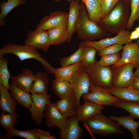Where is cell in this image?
Segmentation results:
<instances>
[{
  "instance_id": "1",
  "label": "cell",
  "mask_w": 139,
  "mask_h": 139,
  "mask_svg": "<svg viewBox=\"0 0 139 139\" xmlns=\"http://www.w3.org/2000/svg\"><path fill=\"white\" fill-rule=\"evenodd\" d=\"M78 38L84 41L94 40L108 36L109 34L89 18L85 5L80 3L79 14L75 29Z\"/></svg>"
},
{
  "instance_id": "2",
  "label": "cell",
  "mask_w": 139,
  "mask_h": 139,
  "mask_svg": "<svg viewBox=\"0 0 139 139\" xmlns=\"http://www.w3.org/2000/svg\"><path fill=\"white\" fill-rule=\"evenodd\" d=\"M7 54L15 55L21 61L27 59H35L40 63L45 70L50 74H54L56 70V69L42 57L37 49L28 45L7 43L0 49V59Z\"/></svg>"
},
{
  "instance_id": "3",
  "label": "cell",
  "mask_w": 139,
  "mask_h": 139,
  "mask_svg": "<svg viewBox=\"0 0 139 139\" xmlns=\"http://www.w3.org/2000/svg\"><path fill=\"white\" fill-rule=\"evenodd\" d=\"M130 14L122 3H118L107 15L101 19L98 24L106 31L117 34L126 28Z\"/></svg>"
},
{
  "instance_id": "4",
  "label": "cell",
  "mask_w": 139,
  "mask_h": 139,
  "mask_svg": "<svg viewBox=\"0 0 139 139\" xmlns=\"http://www.w3.org/2000/svg\"><path fill=\"white\" fill-rule=\"evenodd\" d=\"M83 123L85 128L90 133L102 136L125 134L117 123L110 117L101 113L90 118Z\"/></svg>"
},
{
  "instance_id": "5",
  "label": "cell",
  "mask_w": 139,
  "mask_h": 139,
  "mask_svg": "<svg viewBox=\"0 0 139 139\" xmlns=\"http://www.w3.org/2000/svg\"><path fill=\"white\" fill-rule=\"evenodd\" d=\"M85 67L90 80L94 85L107 89L113 88L112 70L109 66H102L97 61L92 65Z\"/></svg>"
},
{
  "instance_id": "6",
  "label": "cell",
  "mask_w": 139,
  "mask_h": 139,
  "mask_svg": "<svg viewBox=\"0 0 139 139\" xmlns=\"http://www.w3.org/2000/svg\"><path fill=\"white\" fill-rule=\"evenodd\" d=\"M70 82L75 93L77 109L81 105L80 103L81 98L83 95L90 93V88L92 83L85 66L83 64L79 68Z\"/></svg>"
},
{
  "instance_id": "7",
  "label": "cell",
  "mask_w": 139,
  "mask_h": 139,
  "mask_svg": "<svg viewBox=\"0 0 139 139\" xmlns=\"http://www.w3.org/2000/svg\"><path fill=\"white\" fill-rule=\"evenodd\" d=\"M134 68L135 67L133 64L129 63L112 69L113 88L131 86L135 78L133 71Z\"/></svg>"
},
{
  "instance_id": "8",
  "label": "cell",
  "mask_w": 139,
  "mask_h": 139,
  "mask_svg": "<svg viewBox=\"0 0 139 139\" xmlns=\"http://www.w3.org/2000/svg\"><path fill=\"white\" fill-rule=\"evenodd\" d=\"M131 33L130 31L125 29L121 31L114 37H108L98 41H84L80 44L84 46L91 47L98 51L107 47L114 45H123L132 43V40L130 39Z\"/></svg>"
},
{
  "instance_id": "9",
  "label": "cell",
  "mask_w": 139,
  "mask_h": 139,
  "mask_svg": "<svg viewBox=\"0 0 139 139\" xmlns=\"http://www.w3.org/2000/svg\"><path fill=\"white\" fill-rule=\"evenodd\" d=\"M68 13L60 11L51 13L41 19L35 29L47 31L58 28L67 29Z\"/></svg>"
},
{
  "instance_id": "10",
  "label": "cell",
  "mask_w": 139,
  "mask_h": 139,
  "mask_svg": "<svg viewBox=\"0 0 139 139\" xmlns=\"http://www.w3.org/2000/svg\"><path fill=\"white\" fill-rule=\"evenodd\" d=\"M90 92L82 96L86 99L100 105H112L119 99L112 95L107 89L96 86L92 83L90 88Z\"/></svg>"
},
{
  "instance_id": "11",
  "label": "cell",
  "mask_w": 139,
  "mask_h": 139,
  "mask_svg": "<svg viewBox=\"0 0 139 139\" xmlns=\"http://www.w3.org/2000/svg\"><path fill=\"white\" fill-rule=\"evenodd\" d=\"M31 96L32 102L29 109L32 119L38 126H40L45 116V108L51 103L50 99L51 94L33 93Z\"/></svg>"
},
{
  "instance_id": "12",
  "label": "cell",
  "mask_w": 139,
  "mask_h": 139,
  "mask_svg": "<svg viewBox=\"0 0 139 139\" xmlns=\"http://www.w3.org/2000/svg\"><path fill=\"white\" fill-rule=\"evenodd\" d=\"M24 44L47 52L50 46V40L47 30H35L27 34Z\"/></svg>"
},
{
  "instance_id": "13",
  "label": "cell",
  "mask_w": 139,
  "mask_h": 139,
  "mask_svg": "<svg viewBox=\"0 0 139 139\" xmlns=\"http://www.w3.org/2000/svg\"><path fill=\"white\" fill-rule=\"evenodd\" d=\"M122 50L120 58L112 68L130 63L133 64L136 68L139 62V41L125 44Z\"/></svg>"
},
{
  "instance_id": "14",
  "label": "cell",
  "mask_w": 139,
  "mask_h": 139,
  "mask_svg": "<svg viewBox=\"0 0 139 139\" xmlns=\"http://www.w3.org/2000/svg\"><path fill=\"white\" fill-rule=\"evenodd\" d=\"M45 116L46 125L48 128L56 126L60 131L63 130L67 120V117L62 114L56 108L55 102L51 103L45 107Z\"/></svg>"
},
{
  "instance_id": "15",
  "label": "cell",
  "mask_w": 139,
  "mask_h": 139,
  "mask_svg": "<svg viewBox=\"0 0 139 139\" xmlns=\"http://www.w3.org/2000/svg\"><path fill=\"white\" fill-rule=\"evenodd\" d=\"M83 104L77 109L75 116L79 121L83 122L90 118L101 114L103 106L98 105L86 99Z\"/></svg>"
},
{
  "instance_id": "16",
  "label": "cell",
  "mask_w": 139,
  "mask_h": 139,
  "mask_svg": "<svg viewBox=\"0 0 139 139\" xmlns=\"http://www.w3.org/2000/svg\"><path fill=\"white\" fill-rule=\"evenodd\" d=\"M75 116L67 119L62 131H60V139H78L82 136L83 130Z\"/></svg>"
},
{
  "instance_id": "17",
  "label": "cell",
  "mask_w": 139,
  "mask_h": 139,
  "mask_svg": "<svg viewBox=\"0 0 139 139\" xmlns=\"http://www.w3.org/2000/svg\"><path fill=\"white\" fill-rule=\"evenodd\" d=\"M34 75L33 71L25 68L22 72L16 76H11V82L19 88L28 92H30L34 79Z\"/></svg>"
},
{
  "instance_id": "18",
  "label": "cell",
  "mask_w": 139,
  "mask_h": 139,
  "mask_svg": "<svg viewBox=\"0 0 139 139\" xmlns=\"http://www.w3.org/2000/svg\"><path fill=\"white\" fill-rule=\"evenodd\" d=\"M80 0H73L70 4L67 21V30L68 35V42H70L75 32L76 25L78 20L80 8Z\"/></svg>"
},
{
  "instance_id": "19",
  "label": "cell",
  "mask_w": 139,
  "mask_h": 139,
  "mask_svg": "<svg viewBox=\"0 0 139 139\" xmlns=\"http://www.w3.org/2000/svg\"><path fill=\"white\" fill-rule=\"evenodd\" d=\"M58 110L67 117L75 116L76 110L75 93L57 100L55 102Z\"/></svg>"
},
{
  "instance_id": "20",
  "label": "cell",
  "mask_w": 139,
  "mask_h": 139,
  "mask_svg": "<svg viewBox=\"0 0 139 139\" xmlns=\"http://www.w3.org/2000/svg\"><path fill=\"white\" fill-rule=\"evenodd\" d=\"M107 90L120 100L139 102V90L131 86L113 88Z\"/></svg>"
},
{
  "instance_id": "21",
  "label": "cell",
  "mask_w": 139,
  "mask_h": 139,
  "mask_svg": "<svg viewBox=\"0 0 139 139\" xmlns=\"http://www.w3.org/2000/svg\"><path fill=\"white\" fill-rule=\"evenodd\" d=\"M8 91L0 84V108L2 113L12 114L16 112L18 103L12 98Z\"/></svg>"
},
{
  "instance_id": "22",
  "label": "cell",
  "mask_w": 139,
  "mask_h": 139,
  "mask_svg": "<svg viewBox=\"0 0 139 139\" xmlns=\"http://www.w3.org/2000/svg\"><path fill=\"white\" fill-rule=\"evenodd\" d=\"M9 90L12 98L18 103L29 109L32 102L31 95L18 87L12 82L9 84Z\"/></svg>"
},
{
  "instance_id": "23",
  "label": "cell",
  "mask_w": 139,
  "mask_h": 139,
  "mask_svg": "<svg viewBox=\"0 0 139 139\" xmlns=\"http://www.w3.org/2000/svg\"><path fill=\"white\" fill-rule=\"evenodd\" d=\"M49 84L48 74L45 72L38 71L34 74V80L30 92L32 94L36 93L48 94Z\"/></svg>"
},
{
  "instance_id": "24",
  "label": "cell",
  "mask_w": 139,
  "mask_h": 139,
  "mask_svg": "<svg viewBox=\"0 0 139 139\" xmlns=\"http://www.w3.org/2000/svg\"><path fill=\"white\" fill-rule=\"evenodd\" d=\"M110 117L116 121L119 125L129 131L131 133L133 139H139V135L137 128L139 127V122L135 121L129 116H110Z\"/></svg>"
},
{
  "instance_id": "25",
  "label": "cell",
  "mask_w": 139,
  "mask_h": 139,
  "mask_svg": "<svg viewBox=\"0 0 139 139\" xmlns=\"http://www.w3.org/2000/svg\"><path fill=\"white\" fill-rule=\"evenodd\" d=\"M51 88L55 94L60 99L65 98L74 93L69 81L56 78L52 81Z\"/></svg>"
},
{
  "instance_id": "26",
  "label": "cell",
  "mask_w": 139,
  "mask_h": 139,
  "mask_svg": "<svg viewBox=\"0 0 139 139\" xmlns=\"http://www.w3.org/2000/svg\"><path fill=\"white\" fill-rule=\"evenodd\" d=\"M86 7L90 19L98 23L102 18L101 3L99 0H81Z\"/></svg>"
},
{
  "instance_id": "27",
  "label": "cell",
  "mask_w": 139,
  "mask_h": 139,
  "mask_svg": "<svg viewBox=\"0 0 139 139\" xmlns=\"http://www.w3.org/2000/svg\"><path fill=\"white\" fill-rule=\"evenodd\" d=\"M83 64L82 63L80 62L56 69L54 74L55 78L70 82Z\"/></svg>"
},
{
  "instance_id": "28",
  "label": "cell",
  "mask_w": 139,
  "mask_h": 139,
  "mask_svg": "<svg viewBox=\"0 0 139 139\" xmlns=\"http://www.w3.org/2000/svg\"><path fill=\"white\" fill-rule=\"evenodd\" d=\"M39 136L38 129L34 128L21 131L13 128L7 130L5 135L1 136L0 139H9L12 137L18 136L27 139H39Z\"/></svg>"
},
{
  "instance_id": "29",
  "label": "cell",
  "mask_w": 139,
  "mask_h": 139,
  "mask_svg": "<svg viewBox=\"0 0 139 139\" xmlns=\"http://www.w3.org/2000/svg\"><path fill=\"white\" fill-rule=\"evenodd\" d=\"M0 4V27L4 25L5 21L4 19L7 14L17 6L24 4L25 0H6Z\"/></svg>"
},
{
  "instance_id": "30",
  "label": "cell",
  "mask_w": 139,
  "mask_h": 139,
  "mask_svg": "<svg viewBox=\"0 0 139 139\" xmlns=\"http://www.w3.org/2000/svg\"><path fill=\"white\" fill-rule=\"evenodd\" d=\"M51 45H58L67 41L68 35L67 29L56 28L47 30Z\"/></svg>"
},
{
  "instance_id": "31",
  "label": "cell",
  "mask_w": 139,
  "mask_h": 139,
  "mask_svg": "<svg viewBox=\"0 0 139 139\" xmlns=\"http://www.w3.org/2000/svg\"><path fill=\"white\" fill-rule=\"evenodd\" d=\"M112 106L126 110L129 113V116L134 119H139V102L119 100L114 103Z\"/></svg>"
},
{
  "instance_id": "32",
  "label": "cell",
  "mask_w": 139,
  "mask_h": 139,
  "mask_svg": "<svg viewBox=\"0 0 139 139\" xmlns=\"http://www.w3.org/2000/svg\"><path fill=\"white\" fill-rule=\"evenodd\" d=\"M84 46L79 44L78 49L70 56L62 58L60 64L62 67L82 62Z\"/></svg>"
},
{
  "instance_id": "33",
  "label": "cell",
  "mask_w": 139,
  "mask_h": 139,
  "mask_svg": "<svg viewBox=\"0 0 139 139\" xmlns=\"http://www.w3.org/2000/svg\"><path fill=\"white\" fill-rule=\"evenodd\" d=\"M8 62L6 57H3L0 59V84L9 90V82L11 75L8 68Z\"/></svg>"
},
{
  "instance_id": "34",
  "label": "cell",
  "mask_w": 139,
  "mask_h": 139,
  "mask_svg": "<svg viewBox=\"0 0 139 139\" xmlns=\"http://www.w3.org/2000/svg\"><path fill=\"white\" fill-rule=\"evenodd\" d=\"M18 117L16 112L12 114L2 112L0 116V125L7 130L12 129L17 122Z\"/></svg>"
},
{
  "instance_id": "35",
  "label": "cell",
  "mask_w": 139,
  "mask_h": 139,
  "mask_svg": "<svg viewBox=\"0 0 139 139\" xmlns=\"http://www.w3.org/2000/svg\"><path fill=\"white\" fill-rule=\"evenodd\" d=\"M131 12L126 28L131 29L135 22L139 21V0H131Z\"/></svg>"
},
{
  "instance_id": "36",
  "label": "cell",
  "mask_w": 139,
  "mask_h": 139,
  "mask_svg": "<svg viewBox=\"0 0 139 139\" xmlns=\"http://www.w3.org/2000/svg\"><path fill=\"white\" fill-rule=\"evenodd\" d=\"M84 46L82 62L85 66L94 64L97 61L95 56L98 51L90 46Z\"/></svg>"
},
{
  "instance_id": "37",
  "label": "cell",
  "mask_w": 139,
  "mask_h": 139,
  "mask_svg": "<svg viewBox=\"0 0 139 139\" xmlns=\"http://www.w3.org/2000/svg\"><path fill=\"white\" fill-rule=\"evenodd\" d=\"M121 56L118 53L104 55L101 56L100 60L98 62L100 65L103 66L114 65L118 61Z\"/></svg>"
},
{
  "instance_id": "38",
  "label": "cell",
  "mask_w": 139,
  "mask_h": 139,
  "mask_svg": "<svg viewBox=\"0 0 139 139\" xmlns=\"http://www.w3.org/2000/svg\"><path fill=\"white\" fill-rule=\"evenodd\" d=\"M120 0H102L101 2L102 18L107 15Z\"/></svg>"
},
{
  "instance_id": "39",
  "label": "cell",
  "mask_w": 139,
  "mask_h": 139,
  "mask_svg": "<svg viewBox=\"0 0 139 139\" xmlns=\"http://www.w3.org/2000/svg\"><path fill=\"white\" fill-rule=\"evenodd\" d=\"M123 46L120 44H115L107 47L98 51V55L100 56H102L116 54L122 50Z\"/></svg>"
},
{
  "instance_id": "40",
  "label": "cell",
  "mask_w": 139,
  "mask_h": 139,
  "mask_svg": "<svg viewBox=\"0 0 139 139\" xmlns=\"http://www.w3.org/2000/svg\"><path fill=\"white\" fill-rule=\"evenodd\" d=\"M39 133V139H56V138L50 135L48 132H45L38 129Z\"/></svg>"
},
{
  "instance_id": "41",
  "label": "cell",
  "mask_w": 139,
  "mask_h": 139,
  "mask_svg": "<svg viewBox=\"0 0 139 139\" xmlns=\"http://www.w3.org/2000/svg\"><path fill=\"white\" fill-rule=\"evenodd\" d=\"M131 86L139 90V76L135 78Z\"/></svg>"
},
{
  "instance_id": "42",
  "label": "cell",
  "mask_w": 139,
  "mask_h": 139,
  "mask_svg": "<svg viewBox=\"0 0 139 139\" xmlns=\"http://www.w3.org/2000/svg\"><path fill=\"white\" fill-rule=\"evenodd\" d=\"M139 38V35L135 30L131 32L130 37V39L132 40H133L137 39Z\"/></svg>"
},
{
  "instance_id": "43",
  "label": "cell",
  "mask_w": 139,
  "mask_h": 139,
  "mask_svg": "<svg viewBox=\"0 0 139 139\" xmlns=\"http://www.w3.org/2000/svg\"><path fill=\"white\" fill-rule=\"evenodd\" d=\"M135 77H137L139 76V62L136 69L134 73Z\"/></svg>"
},
{
  "instance_id": "44",
  "label": "cell",
  "mask_w": 139,
  "mask_h": 139,
  "mask_svg": "<svg viewBox=\"0 0 139 139\" xmlns=\"http://www.w3.org/2000/svg\"><path fill=\"white\" fill-rule=\"evenodd\" d=\"M135 30L137 32L139 35V27H136L135 28Z\"/></svg>"
},
{
  "instance_id": "45",
  "label": "cell",
  "mask_w": 139,
  "mask_h": 139,
  "mask_svg": "<svg viewBox=\"0 0 139 139\" xmlns=\"http://www.w3.org/2000/svg\"><path fill=\"white\" fill-rule=\"evenodd\" d=\"M53 0L57 2H58L62 0Z\"/></svg>"
},
{
  "instance_id": "46",
  "label": "cell",
  "mask_w": 139,
  "mask_h": 139,
  "mask_svg": "<svg viewBox=\"0 0 139 139\" xmlns=\"http://www.w3.org/2000/svg\"><path fill=\"white\" fill-rule=\"evenodd\" d=\"M68 2H71L73 0H67Z\"/></svg>"
},
{
  "instance_id": "47",
  "label": "cell",
  "mask_w": 139,
  "mask_h": 139,
  "mask_svg": "<svg viewBox=\"0 0 139 139\" xmlns=\"http://www.w3.org/2000/svg\"><path fill=\"white\" fill-rule=\"evenodd\" d=\"M126 1H128L129 0H125Z\"/></svg>"
},
{
  "instance_id": "48",
  "label": "cell",
  "mask_w": 139,
  "mask_h": 139,
  "mask_svg": "<svg viewBox=\"0 0 139 139\" xmlns=\"http://www.w3.org/2000/svg\"><path fill=\"white\" fill-rule=\"evenodd\" d=\"M102 0H99V1L101 2Z\"/></svg>"
},
{
  "instance_id": "49",
  "label": "cell",
  "mask_w": 139,
  "mask_h": 139,
  "mask_svg": "<svg viewBox=\"0 0 139 139\" xmlns=\"http://www.w3.org/2000/svg\"></svg>"
}]
</instances>
